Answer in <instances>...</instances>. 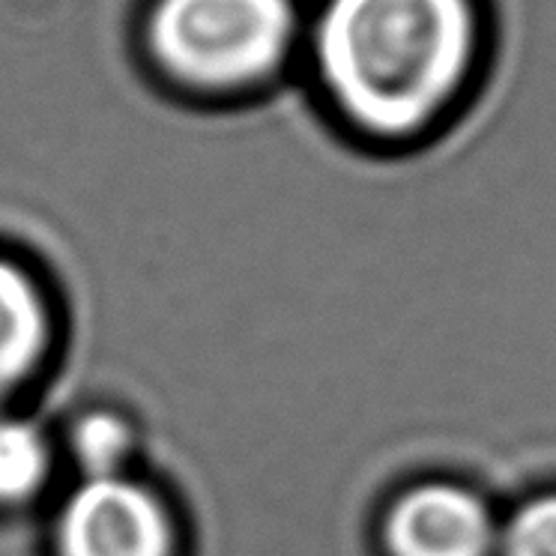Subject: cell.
I'll return each mask as SVG.
<instances>
[{"mask_svg": "<svg viewBox=\"0 0 556 556\" xmlns=\"http://www.w3.org/2000/svg\"><path fill=\"white\" fill-rule=\"evenodd\" d=\"M503 503L464 476L404 484L377 527L383 556H496Z\"/></svg>", "mask_w": 556, "mask_h": 556, "instance_id": "cell-4", "label": "cell"}, {"mask_svg": "<svg viewBox=\"0 0 556 556\" xmlns=\"http://www.w3.org/2000/svg\"><path fill=\"white\" fill-rule=\"evenodd\" d=\"M58 348V308L46 281L22 261L0 254V413L42 377Z\"/></svg>", "mask_w": 556, "mask_h": 556, "instance_id": "cell-5", "label": "cell"}, {"mask_svg": "<svg viewBox=\"0 0 556 556\" xmlns=\"http://www.w3.org/2000/svg\"><path fill=\"white\" fill-rule=\"evenodd\" d=\"M312 58L320 90L351 129L389 144L416 141L470 81L472 0H324Z\"/></svg>", "mask_w": 556, "mask_h": 556, "instance_id": "cell-1", "label": "cell"}, {"mask_svg": "<svg viewBox=\"0 0 556 556\" xmlns=\"http://www.w3.org/2000/svg\"><path fill=\"white\" fill-rule=\"evenodd\" d=\"M61 458L73 464L78 479H111L135 472L141 452V431L126 410L111 404H90L78 410L58 437Z\"/></svg>", "mask_w": 556, "mask_h": 556, "instance_id": "cell-6", "label": "cell"}, {"mask_svg": "<svg viewBox=\"0 0 556 556\" xmlns=\"http://www.w3.org/2000/svg\"><path fill=\"white\" fill-rule=\"evenodd\" d=\"M300 34L293 0H156L150 61L182 90L228 97L273 81Z\"/></svg>", "mask_w": 556, "mask_h": 556, "instance_id": "cell-2", "label": "cell"}, {"mask_svg": "<svg viewBox=\"0 0 556 556\" xmlns=\"http://www.w3.org/2000/svg\"><path fill=\"white\" fill-rule=\"evenodd\" d=\"M54 556H180L170 500L138 472L75 479L51 520Z\"/></svg>", "mask_w": 556, "mask_h": 556, "instance_id": "cell-3", "label": "cell"}, {"mask_svg": "<svg viewBox=\"0 0 556 556\" xmlns=\"http://www.w3.org/2000/svg\"><path fill=\"white\" fill-rule=\"evenodd\" d=\"M496 556H556V482L532 484L503 503Z\"/></svg>", "mask_w": 556, "mask_h": 556, "instance_id": "cell-8", "label": "cell"}, {"mask_svg": "<svg viewBox=\"0 0 556 556\" xmlns=\"http://www.w3.org/2000/svg\"><path fill=\"white\" fill-rule=\"evenodd\" d=\"M58 437L18 410L0 413V508L30 506L58 476Z\"/></svg>", "mask_w": 556, "mask_h": 556, "instance_id": "cell-7", "label": "cell"}]
</instances>
